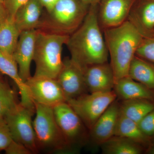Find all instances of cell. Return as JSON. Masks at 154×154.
<instances>
[{
    "instance_id": "35",
    "label": "cell",
    "mask_w": 154,
    "mask_h": 154,
    "mask_svg": "<svg viewBox=\"0 0 154 154\" xmlns=\"http://www.w3.org/2000/svg\"><path fill=\"white\" fill-rule=\"evenodd\" d=\"M3 2H4V0H0V2L3 3Z\"/></svg>"
},
{
    "instance_id": "1",
    "label": "cell",
    "mask_w": 154,
    "mask_h": 154,
    "mask_svg": "<svg viewBox=\"0 0 154 154\" xmlns=\"http://www.w3.org/2000/svg\"><path fill=\"white\" fill-rule=\"evenodd\" d=\"M98 5L90 6L79 27L69 36L66 45L71 58L82 69L107 62L109 54L98 22Z\"/></svg>"
},
{
    "instance_id": "24",
    "label": "cell",
    "mask_w": 154,
    "mask_h": 154,
    "mask_svg": "<svg viewBox=\"0 0 154 154\" xmlns=\"http://www.w3.org/2000/svg\"><path fill=\"white\" fill-rule=\"evenodd\" d=\"M19 103L11 87L5 82L0 84V118H4Z\"/></svg>"
},
{
    "instance_id": "6",
    "label": "cell",
    "mask_w": 154,
    "mask_h": 154,
    "mask_svg": "<svg viewBox=\"0 0 154 154\" xmlns=\"http://www.w3.org/2000/svg\"><path fill=\"white\" fill-rule=\"evenodd\" d=\"M35 112L20 102L4 117L13 140L22 144L33 154L39 152L32 119Z\"/></svg>"
},
{
    "instance_id": "3",
    "label": "cell",
    "mask_w": 154,
    "mask_h": 154,
    "mask_svg": "<svg viewBox=\"0 0 154 154\" xmlns=\"http://www.w3.org/2000/svg\"><path fill=\"white\" fill-rule=\"evenodd\" d=\"M91 6L82 0H59L42 17L38 30L69 36L79 27Z\"/></svg>"
},
{
    "instance_id": "29",
    "label": "cell",
    "mask_w": 154,
    "mask_h": 154,
    "mask_svg": "<svg viewBox=\"0 0 154 154\" xmlns=\"http://www.w3.org/2000/svg\"><path fill=\"white\" fill-rule=\"evenodd\" d=\"M5 151L6 153L9 154H32L25 146L14 140L12 141Z\"/></svg>"
},
{
    "instance_id": "8",
    "label": "cell",
    "mask_w": 154,
    "mask_h": 154,
    "mask_svg": "<svg viewBox=\"0 0 154 154\" xmlns=\"http://www.w3.org/2000/svg\"><path fill=\"white\" fill-rule=\"evenodd\" d=\"M57 123L70 149L83 146L89 139V130L66 102L53 107Z\"/></svg>"
},
{
    "instance_id": "14",
    "label": "cell",
    "mask_w": 154,
    "mask_h": 154,
    "mask_svg": "<svg viewBox=\"0 0 154 154\" xmlns=\"http://www.w3.org/2000/svg\"><path fill=\"white\" fill-rule=\"evenodd\" d=\"M127 21L144 38L154 37V0H136Z\"/></svg>"
},
{
    "instance_id": "26",
    "label": "cell",
    "mask_w": 154,
    "mask_h": 154,
    "mask_svg": "<svg viewBox=\"0 0 154 154\" xmlns=\"http://www.w3.org/2000/svg\"><path fill=\"white\" fill-rule=\"evenodd\" d=\"M139 127L149 137L154 135V110L147 114L138 123Z\"/></svg>"
},
{
    "instance_id": "12",
    "label": "cell",
    "mask_w": 154,
    "mask_h": 154,
    "mask_svg": "<svg viewBox=\"0 0 154 154\" xmlns=\"http://www.w3.org/2000/svg\"><path fill=\"white\" fill-rule=\"evenodd\" d=\"M37 33V29L22 31L13 54L19 75L24 82L31 77L30 67L34 56Z\"/></svg>"
},
{
    "instance_id": "27",
    "label": "cell",
    "mask_w": 154,
    "mask_h": 154,
    "mask_svg": "<svg viewBox=\"0 0 154 154\" xmlns=\"http://www.w3.org/2000/svg\"><path fill=\"white\" fill-rule=\"evenodd\" d=\"M13 140L4 118H0V151L5 150Z\"/></svg>"
},
{
    "instance_id": "23",
    "label": "cell",
    "mask_w": 154,
    "mask_h": 154,
    "mask_svg": "<svg viewBox=\"0 0 154 154\" xmlns=\"http://www.w3.org/2000/svg\"><path fill=\"white\" fill-rule=\"evenodd\" d=\"M20 33L14 18L8 17L0 26V50L13 55Z\"/></svg>"
},
{
    "instance_id": "33",
    "label": "cell",
    "mask_w": 154,
    "mask_h": 154,
    "mask_svg": "<svg viewBox=\"0 0 154 154\" xmlns=\"http://www.w3.org/2000/svg\"><path fill=\"white\" fill-rule=\"evenodd\" d=\"M147 152L148 154H154V143H152L151 142L149 145L148 147Z\"/></svg>"
},
{
    "instance_id": "17",
    "label": "cell",
    "mask_w": 154,
    "mask_h": 154,
    "mask_svg": "<svg viewBox=\"0 0 154 154\" xmlns=\"http://www.w3.org/2000/svg\"><path fill=\"white\" fill-rule=\"evenodd\" d=\"M0 72L10 77L16 83L23 105L35 109V105L28 94L25 83L19 75L18 65L13 55L0 50Z\"/></svg>"
},
{
    "instance_id": "16",
    "label": "cell",
    "mask_w": 154,
    "mask_h": 154,
    "mask_svg": "<svg viewBox=\"0 0 154 154\" xmlns=\"http://www.w3.org/2000/svg\"><path fill=\"white\" fill-rule=\"evenodd\" d=\"M43 8L39 0H29L18 9L14 20L20 32L37 29L43 15Z\"/></svg>"
},
{
    "instance_id": "30",
    "label": "cell",
    "mask_w": 154,
    "mask_h": 154,
    "mask_svg": "<svg viewBox=\"0 0 154 154\" xmlns=\"http://www.w3.org/2000/svg\"><path fill=\"white\" fill-rule=\"evenodd\" d=\"M43 8L46 10V12L49 13L52 11L59 0H39Z\"/></svg>"
},
{
    "instance_id": "11",
    "label": "cell",
    "mask_w": 154,
    "mask_h": 154,
    "mask_svg": "<svg viewBox=\"0 0 154 154\" xmlns=\"http://www.w3.org/2000/svg\"><path fill=\"white\" fill-rule=\"evenodd\" d=\"M136 0H100L97 17L102 30L117 27L127 20Z\"/></svg>"
},
{
    "instance_id": "20",
    "label": "cell",
    "mask_w": 154,
    "mask_h": 154,
    "mask_svg": "<svg viewBox=\"0 0 154 154\" xmlns=\"http://www.w3.org/2000/svg\"><path fill=\"white\" fill-rule=\"evenodd\" d=\"M128 76L149 89H154V64L135 55L130 65Z\"/></svg>"
},
{
    "instance_id": "13",
    "label": "cell",
    "mask_w": 154,
    "mask_h": 154,
    "mask_svg": "<svg viewBox=\"0 0 154 154\" xmlns=\"http://www.w3.org/2000/svg\"><path fill=\"white\" fill-rule=\"evenodd\" d=\"M85 83L88 92H107L113 91L115 81L110 63L96 64L83 69Z\"/></svg>"
},
{
    "instance_id": "4",
    "label": "cell",
    "mask_w": 154,
    "mask_h": 154,
    "mask_svg": "<svg viewBox=\"0 0 154 154\" xmlns=\"http://www.w3.org/2000/svg\"><path fill=\"white\" fill-rule=\"evenodd\" d=\"M37 30L33 59L36 69L33 76L57 79L63 64V48L69 36Z\"/></svg>"
},
{
    "instance_id": "19",
    "label": "cell",
    "mask_w": 154,
    "mask_h": 154,
    "mask_svg": "<svg viewBox=\"0 0 154 154\" xmlns=\"http://www.w3.org/2000/svg\"><path fill=\"white\" fill-rule=\"evenodd\" d=\"M114 136L128 139L143 147H148L151 143V137L144 134L137 123L119 112L114 132Z\"/></svg>"
},
{
    "instance_id": "21",
    "label": "cell",
    "mask_w": 154,
    "mask_h": 154,
    "mask_svg": "<svg viewBox=\"0 0 154 154\" xmlns=\"http://www.w3.org/2000/svg\"><path fill=\"white\" fill-rule=\"evenodd\" d=\"M119 106L120 112L137 123L154 110L153 102L146 99L124 100Z\"/></svg>"
},
{
    "instance_id": "10",
    "label": "cell",
    "mask_w": 154,
    "mask_h": 154,
    "mask_svg": "<svg viewBox=\"0 0 154 154\" xmlns=\"http://www.w3.org/2000/svg\"><path fill=\"white\" fill-rule=\"evenodd\" d=\"M66 101L75 99L88 91L85 83L83 69L71 58L63 60V64L57 78Z\"/></svg>"
},
{
    "instance_id": "9",
    "label": "cell",
    "mask_w": 154,
    "mask_h": 154,
    "mask_svg": "<svg viewBox=\"0 0 154 154\" xmlns=\"http://www.w3.org/2000/svg\"><path fill=\"white\" fill-rule=\"evenodd\" d=\"M26 88L33 103L54 107L66 99L56 79L31 76L25 82Z\"/></svg>"
},
{
    "instance_id": "15",
    "label": "cell",
    "mask_w": 154,
    "mask_h": 154,
    "mask_svg": "<svg viewBox=\"0 0 154 154\" xmlns=\"http://www.w3.org/2000/svg\"><path fill=\"white\" fill-rule=\"evenodd\" d=\"M119 112V104L116 100L89 131V138L95 144L101 146L114 136Z\"/></svg>"
},
{
    "instance_id": "32",
    "label": "cell",
    "mask_w": 154,
    "mask_h": 154,
    "mask_svg": "<svg viewBox=\"0 0 154 154\" xmlns=\"http://www.w3.org/2000/svg\"><path fill=\"white\" fill-rule=\"evenodd\" d=\"M82 1L88 5L91 6L98 5L100 0H82Z\"/></svg>"
},
{
    "instance_id": "28",
    "label": "cell",
    "mask_w": 154,
    "mask_h": 154,
    "mask_svg": "<svg viewBox=\"0 0 154 154\" xmlns=\"http://www.w3.org/2000/svg\"><path fill=\"white\" fill-rule=\"evenodd\" d=\"M29 0H4L3 4L8 12V17L14 18L18 9Z\"/></svg>"
},
{
    "instance_id": "7",
    "label": "cell",
    "mask_w": 154,
    "mask_h": 154,
    "mask_svg": "<svg viewBox=\"0 0 154 154\" xmlns=\"http://www.w3.org/2000/svg\"><path fill=\"white\" fill-rule=\"evenodd\" d=\"M117 98L113 91L84 94L66 102L79 116L89 131Z\"/></svg>"
},
{
    "instance_id": "34",
    "label": "cell",
    "mask_w": 154,
    "mask_h": 154,
    "mask_svg": "<svg viewBox=\"0 0 154 154\" xmlns=\"http://www.w3.org/2000/svg\"><path fill=\"white\" fill-rule=\"evenodd\" d=\"M1 73H2L0 72V84H2V83L4 82H5V80L3 79V77L2 76V75H1Z\"/></svg>"
},
{
    "instance_id": "5",
    "label": "cell",
    "mask_w": 154,
    "mask_h": 154,
    "mask_svg": "<svg viewBox=\"0 0 154 154\" xmlns=\"http://www.w3.org/2000/svg\"><path fill=\"white\" fill-rule=\"evenodd\" d=\"M34 105L36 116L33 125L39 151L59 152L70 149L58 126L53 107Z\"/></svg>"
},
{
    "instance_id": "25",
    "label": "cell",
    "mask_w": 154,
    "mask_h": 154,
    "mask_svg": "<svg viewBox=\"0 0 154 154\" xmlns=\"http://www.w3.org/2000/svg\"><path fill=\"white\" fill-rule=\"evenodd\" d=\"M136 56L154 64V37L143 38Z\"/></svg>"
},
{
    "instance_id": "18",
    "label": "cell",
    "mask_w": 154,
    "mask_h": 154,
    "mask_svg": "<svg viewBox=\"0 0 154 154\" xmlns=\"http://www.w3.org/2000/svg\"><path fill=\"white\" fill-rule=\"evenodd\" d=\"M113 91L117 98L124 100L142 99L152 101L154 95L151 90L133 80L128 76L116 81Z\"/></svg>"
},
{
    "instance_id": "31",
    "label": "cell",
    "mask_w": 154,
    "mask_h": 154,
    "mask_svg": "<svg viewBox=\"0 0 154 154\" xmlns=\"http://www.w3.org/2000/svg\"><path fill=\"white\" fill-rule=\"evenodd\" d=\"M8 17V14L4 4L0 2V26L6 21Z\"/></svg>"
},
{
    "instance_id": "22",
    "label": "cell",
    "mask_w": 154,
    "mask_h": 154,
    "mask_svg": "<svg viewBox=\"0 0 154 154\" xmlns=\"http://www.w3.org/2000/svg\"><path fill=\"white\" fill-rule=\"evenodd\" d=\"M101 146L105 154H140L143 148L128 139L117 136H113Z\"/></svg>"
},
{
    "instance_id": "2",
    "label": "cell",
    "mask_w": 154,
    "mask_h": 154,
    "mask_svg": "<svg viewBox=\"0 0 154 154\" xmlns=\"http://www.w3.org/2000/svg\"><path fill=\"white\" fill-rule=\"evenodd\" d=\"M103 32L116 82L128 76L131 61L144 38L127 20Z\"/></svg>"
}]
</instances>
